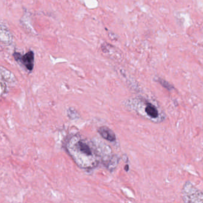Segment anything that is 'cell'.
<instances>
[{
    "mask_svg": "<svg viewBox=\"0 0 203 203\" xmlns=\"http://www.w3.org/2000/svg\"><path fill=\"white\" fill-rule=\"evenodd\" d=\"M67 152L80 168L91 169L99 162V155L95 144L85 138L73 136L65 144Z\"/></svg>",
    "mask_w": 203,
    "mask_h": 203,
    "instance_id": "1",
    "label": "cell"
},
{
    "mask_svg": "<svg viewBox=\"0 0 203 203\" xmlns=\"http://www.w3.org/2000/svg\"><path fill=\"white\" fill-rule=\"evenodd\" d=\"M133 109L141 116L152 122H160L163 120L160 109L153 103L143 98H135L130 103Z\"/></svg>",
    "mask_w": 203,
    "mask_h": 203,
    "instance_id": "2",
    "label": "cell"
},
{
    "mask_svg": "<svg viewBox=\"0 0 203 203\" xmlns=\"http://www.w3.org/2000/svg\"><path fill=\"white\" fill-rule=\"evenodd\" d=\"M183 200L185 202H203V193L197 190L191 183L187 182L183 187Z\"/></svg>",
    "mask_w": 203,
    "mask_h": 203,
    "instance_id": "3",
    "label": "cell"
},
{
    "mask_svg": "<svg viewBox=\"0 0 203 203\" xmlns=\"http://www.w3.org/2000/svg\"><path fill=\"white\" fill-rule=\"evenodd\" d=\"M13 56L15 60L25 67L26 70L29 72L32 70L35 61V54L33 51H29L24 55H22L19 52H14Z\"/></svg>",
    "mask_w": 203,
    "mask_h": 203,
    "instance_id": "4",
    "label": "cell"
},
{
    "mask_svg": "<svg viewBox=\"0 0 203 203\" xmlns=\"http://www.w3.org/2000/svg\"><path fill=\"white\" fill-rule=\"evenodd\" d=\"M98 133L104 139L109 141L114 142L116 141V135H115L114 133L108 127H106V126L101 127L98 129Z\"/></svg>",
    "mask_w": 203,
    "mask_h": 203,
    "instance_id": "5",
    "label": "cell"
},
{
    "mask_svg": "<svg viewBox=\"0 0 203 203\" xmlns=\"http://www.w3.org/2000/svg\"><path fill=\"white\" fill-rule=\"evenodd\" d=\"M157 82L158 83H160V84L161 85H162L163 86L164 88H165L166 89L169 90V91H171V90H173L174 89V87L173 85H171L169 82H168L167 81L164 80L162 78H158L157 79Z\"/></svg>",
    "mask_w": 203,
    "mask_h": 203,
    "instance_id": "6",
    "label": "cell"
},
{
    "mask_svg": "<svg viewBox=\"0 0 203 203\" xmlns=\"http://www.w3.org/2000/svg\"><path fill=\"white\" fill-rule=\"evenodd\" d=\"M125 170H126V171L128 170V166H126L125 167Z\"/></svg>",
    "mask_w": 203,
    "mask_h": 203,
    "instance_id": "7",
    "label": "cell"
}]
</instances>
